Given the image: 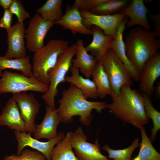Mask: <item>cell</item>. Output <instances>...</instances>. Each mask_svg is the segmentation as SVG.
Returning a JSON list of instances; mask_svg holds the SVG:
<instances>
[{
  "label": "cell",
  "mask_w": 160,
  "mask_h": 160,
  "mask_svg": "<svg viewBox=\"0 0 160 160\" xmlns=\"http://www.w3.org/2000/svg\"><path fill=\"white\" fill-rule=\"evenodd\" d=\"M61 39H51L35 52L33 58L32 75L39 82L49 84L48 72L55 65L60 55L69 46Z\"/></svg>",
  "instance_id": "4"
},
{
  "label": "cell",
  "mask_w": 160,
  "mask_h": 160,
  "mask_svg": "<svg viewBox=\"0 0 160 160\" xmlns=\"http://www.w3.org/2000/svg\"><path fill=\"white\" fill-rule=\"evenodd\" d=\"M72 133L68 132L65 137L53 148L50 160H78L73 150Z\"/></svg>",
  "instance_id": "24"
},
{
  "label": "cell",
  "mask_w": 160,
  "mask_h": 160,
  "mask_svg": "<svg viewBox=\"0 0 160 160\" xmlns=\"http://www.w3.org/2000/svg\"><path fill=\"white\" fill-rule=\"evenodd\" d=\"M160 76V54L158 52L144 65L140 73L139 90L150 96L155 87L154 83Z\"/></svg>",
  "instance_id": "14"
},
{
  "label": "cell",
  "mask_w": 160,
  "mask_h": 160,
  "mask_svg": "<svg viewBox=\"0 0 160 160\" xmlns=\"http://www.w3.org/2000/svg\"><path fill=\"white\" fill-rule=\"evenodd\" d=\"M99 62L102 64L109 79L114 95L113 97L119 94L123 86L131 87L133 83L131 76L111 49Z\"/></svg>",
  "instance_id": "7"
},
{
  "label": "cell",
  "mask_w": 160,
  "mask_h": 160,
  "mask_svg": "<svg viewBox=\"0 0 160 160\" xmlns=\"http://www.w3.org/2000/svg\"><path fill=\"white\" fill-rule=\"evenodd\" d=\"M76 50V44L68 47L60 55L55 65L48 72L49 80V89L42 98L47 105L52 109L55 108V97L58 92V85L65 82L66 75L71 66Z\"/></svg>",
  "instance_id": "5"
},
{
  "label": "cell",
  "mask_w": 160,
  "mask_h": 160,
  "mask_svg": "<svg viewBox=\"0 0 160 160\" xmlns=\"http://www.w3.org/2000/svg\"><path fill=\"white\" fill-rule=\"evenodd\" d=\"M54 23L43 18L36 13L30 20L28 28L25 30V38L26 48L34 53L44 46L45 36Z\"/></svg>",
  "instance_id": "8"
},
{
  "label": "cell",
  "mask_w": 160,
  "mask_h": 160,
  "mask_svg": "<svg viewBox=\"0 0 160 160\" xmlns=\"http://www.w3.org/2000/svg\"><path fill=\"white\" fill-rule=\"evenodd\" d=\"M129 4V1L127 0H107L89 12L98 15H112L118 13Z\"/></svg>",
  "instance_id": "28"
},
{
  "label": "cell",
  "mask_w": 160,
  "mask_h": 160,
  "mask_svg": "<svg viewBox=\"0 0 160 160\" xmlns=\"http://www.w3.org/2000/svg\"><path fill=\"white\" fill-rule=\"evenodd\" d=\"M46 113L41 122L36 125L33 132V138L37 140L42 138L49 140L55 138L58 135L57 129L61 120L57 109H52L46 106Z\"/></svg>",
  "instance_id": "16"
},
{
  "label": "cell",
  "mask_w": 160,
  "mask_h": 160,
  "mask_svg": "<svg viewBox=\"0 0 160 160\" xmlns=\"http://www.w3.org/2000/svg\"><path fill=\"white\" fill-rule=\"evenodd\" d=\"M16 101L21 118L24 121L27 132L33 133L36 128V116L39 111L40 104L32 92L17 93L12 94Z\"/></svg>",
  "instance_id": "10"
},
{
  "label": "cell",
  "mask_w": 160,
  "mask_h": 160,
  "mask_svg": "<svg viewBox=\"0 0 160 160\" xmlns=\"http://www.w3.org/2000/svg\"><path fill=\"white\" fill-rule=\"evenodd\" d=\"M58 103L57 112L61 122L70 124L73 117L78 116L79 121L86 126H89L92 119V110L101 113L106 108L107 104L105 102L87 100L81 91L72 84L64 90Z\"/></svg>",
  "instance_id": "1"
},
{
  "label": "cell",
  "mask_w": 160,
  "mask_h": 160,
  "mask_svg": "<svg viewBox=\"0 0 160 160\" xmlns=\"http://www.w3.org/2000/svg\"><path fill=\"white\" fill-rule=\"evenodd\" d=\"M145 111L147 117L152 121L153 127L151 130L150 140L153 142L156 138L157 132L160 129V113L153 105L150 97L142 92Z\"/></svg>",
  "instance_id": "29"
},
{
  "label": "cell",
  "mask_w": 160,
  "mask_h": 160,
  "mask_svg": "<svg viewBox=\"0 0 160 160\" xmlns=\"http://www.w3.org/2000/svg\"><path fill=\"white\" fill-rule=\"evenodd\" d=\"M107 0H76L71 7L80 10L90 11L93 8L101 4Z\"/></svg>",
  "instance_id": "33"
},
{
  "label": "cell",
  "mask_w": 160,
  "mask_h": 160,
  "mask_svg": "<svg viewBox=\"0 0 160 160\" xmlns=\"http://www.w3.org/2000/svg\"><path fill=\"white\" fill-rule=\"evenodd\" d=\"M2 73V71H1L0 70V77L1 76V77ZM1 106V105L0 103V107Z\"/></svg>",
  "instance_id": "37"
},
{
  "label": "cell",
  "mask_w": 160,
  "mask_h": 160,
  "mask_svg": "<svg viewBox=\"0 0 160 160\" xmlns=\"http://www.w3.org/2000/svg\"><path fill=\"white\" fill-rule=\"evenodd\" d=\"M3 160H47L41 153L37 151L26 149L23 150L21 154H12L6 156Z\"/></svg>",
  "instance_id": "31"
},
{
  "label": "cell",
  "mask_w": 160,
  "mask_h": 160,
  "mask_svg": "<svg viewBox=\"0 0 160 160\" xmlns=\"http://www.w3.org/2000/svg\"><path fill=\"white\" fill-rule=\"evenodd\" d=\"M71 75L65 77V82L70 83L79 89L87 99L96 98L98 94L94 82L89 78H84L81 76L78 69L72 66L70 68Z\"/></svg>",
  "instance_id": "22"
},
{
  "label": "cell",
  "mask_w": 160,
  "mask_h": 160,
  "mask_svg": "<svg viewBox=\"0 0 160 160\" xmlns=\"http://www.w3.org/2000/svg\"><path fill=\"white\" fill-rule=\"evenodd\" d=\"M84 24L89 27L95 26L101 29L105 34L114 38L118 27L123 21L126 16L119 12L110 15H98L89 11L80 10Z\"/></svg>",
  "instance_id": "12"
},
{
  "label": "cell",
  "mask_w": 160,
  "mask_h": 160,
  "mask_svg": "<svg viewBox=\"0 0 160 160\" xmlns=\"http://www.w3.org/2000/svg\"><path fill=\"white\" fill-rule=\"evenodd\" d=\"M14 134L17 143V155L21 154L24 148L28 146L41 153L47 160H51L53 148L65 135L64 132H61L55 138L47 142H42L32 137L31 133L29 132L15 131Z\"/></svg>",
  "instance_id": "11"
},
{
  "label": "cell",
  "mask_w": 160,
  "mask_h": 160,
  "mask_svg": "<svg viewBox=\"0 0 160 160\" xmlns=\"http://www.w3.org/2000/svg\"><path fill=\"white\" fill-rule=\"evenodd\" d=\"M127 21V17L126 16L118 27L116 35L113 39L111 49L122 63L132 79L136 81H139L140 74L128 59L123 39L124 32Z\"/></svg>",
  "instance_id": "15"
},
{
  "label": "cell",
  "mask_w": 160,
  "mask_h": 160,
  "mask_svg": "<svg viewBox=\"0 0 160 160\" xmlns=\"http://www.w3.org/2000/svg\"><path fill=\"white\" fill-rule=\"evenodd\" d=\"M87 140V137L81 127H78L72 133L71 145L78 160H110L101 153L97 139L94 143Z\"/></svg>",
  "instance_id": "9"
},
{
  "label": "cell",
  "mask_w": 160,
  "mask_h": 160,
  "mask_svg": "<svg viewBox=\"0 0 160 160\" xmlns=\"http://www.w3.org/2000/svg\"><path fill=\"white\" fill-rule=\"evenodd\" d=\"M139 139L136 138L131 145L122 149L114 150L111 149L107 144L105 145L103 149L108 154V157L113 160H131V156L134 151L140 146Z\"/></svg>",
  "instance_id": "30"
},
{
  "label": "cell",
  "mask_w": 160,
  "mask_h": 160,
  "mask_svg": "<svg viewBox=\"0 0 160 160\" xmlns=\"http://www.w3.org/2000/svg\"><path fill=\"white\" fill-rule=\"evenodd\" d=\"M155 31L147 30L141 27L131 29L124 42L127 56L140 74L145 64L156 55L160 46Z\"/></svg>",
  "instance_id": "3"
},
{
  "label": "cell",
  "mask_w": 160,
  "mask_h": 160,
  "mask_svg": "<svg viewBox=\"0 0 160 160\" xmlns=\"http://www.w3.org/2000/svg\"><path fill=\"white\" fill-rule=\"evenodd\" d=\"M148 12V9L143 0H133L120 12L129 18V20H127L126 23V26L127 27L138 25L147 30L150 31L151 27L147 17Z\"/></svg>",
  "instance_id": "17"
},
{
  "label": "cell",
  "mask_w": 160,
  "mask_h": 160,
  "mask_svg": "<svg viewBox=\"0 0 160 160\" xmlns=\"http://www.w3.org/2000/svg\"><path fill=\"white\" fill-rule=\"evenodd\" d=\"M9 9L17 16L18 22H23L26 19L30 17V15L24 8L21 1L13 0Z\"/></svg>",
  "instance_id": "32"
},
{
  "label": "cell",
  "mask_w": 160,
  "mask_h": 160,
  "mask_svg": "<svg viewBox=\"0 0 160 160\" xmlns=\"http://www.w3.org/2000/svg\"><path fill=\"white\" fill-rule=\"evenodd\" d=\"M91 76L96 87L98 97L103 99L107 95L111 97L113 96L109 79L100 62H97Z\"/></svg>",
  "instance_id": "23"
},
{
  "label": "cell",
  "mask_w": 160,
  "mask_h": 160,
  "mask_svg": "<svg viewBox=\"0 0 160 160\" xmlns=\"http://www.w3.org/2000/svg\"><path fill=\"white\" fill-rule=\"evenodd\" d=\"M76 44V57L72 59V66L78 69L87 78H89L97 61L95 57L86 50L82 40L78 39Z\"/></svg>",
  "instance_id": "21"
},
{
  "label": "cell",
  "mask_w": 160,
  "mask_h": 160,
  "mask_svg": "<svg viewBox=\"0 0 160 160\" xmlns=\"http://www.w3.org/2000/svg\"><path fill=\"white\" fill-rule=\"evenodd\" d=\"M13 0H0V6L4 10L9 9Z\"/></svg>",
  "instance_id": "35"
},
{
  "label": "cell",
  "mask_w": 160,
  "mask_h": 160,
  "mask_svg": "<svg viewBox=\"0 0 160 160\" xmlns=\"http://www.w3.org/2000/svg\"><path fill=\"white\" fill-rule=\"evenodd\" d=\"M49 84L42 83L32 76L27 77L23 74L5 71L0 79V94H13L27 91L45 93Z\"/></svg>",
  "instance_id": "6"
},
{
  "label": "cell",
  "mask_w": 160,
  "mask_h": 160,
  "mask_svg": "<svg viewBox=\"0 0 160 160\" xmlns=\"http://www.w3.org/2000/svg\"><path fill=\"white\" fill-rule=\"evenodd\" d=\"M92 40L85 47L87 52H90L97 62L100 61L109 50L111 49L113 38L106 35L100 28L94 26L91 29Z\"/></svg>",
  "instance_id": "18"
},
{
  "label": "cell",
  "mask_w": 160,
  "mask_h": 160,
  "mask_svg": "<svg viewBox=\"0 0 160 160\" xmlns=\"http://www.w3.org/2000/svg\"><path fill=\"white\" fill-rule=\"evenodd\" d=\"M0 125L7 126L11 130L27 133L25 123L17 103L12 97L9 100L2 110L0 115Z\"/></svg>",
  "instance_id": "19"
},
{
  "label": "cell",
  "mask_w": 160,
  "mask_h": 160,
  "mask_svg": "<svg viewBox=\"0 0 160 160\" xmlns=\"http://www.w3.org/2000/svg\"><path fill=\"white\" fill-rule=\"evenodd\" d=\"M6 69L20 71L23 75L27 77L33 76L32 66L29 56L22 59H9L0 56V70Z\"/></svg>",
  "instance_id": "25"
},
{
  "label": "cell",
  "mask_w": 160,
  "mask_h": 160,
  "mask_svg": "<svg viewBox=\"0 0 160 160\" xmlns=\"http://www.w3.org/2000/svg\"><path fill=\"white\" fill-rule=\"evenodd\" d=\"M25 30L23 22H17L6 30L8 47L4 57L22 59L27 56L24 42Z\"/></svg>",
  "instance_id": "13"
},
{
  "label": "cell",
  "mask_w": 160,
  "mask_h": 160,
  "mask_svg": "<svg viewBox=\"0 0 160 160\" xmlns=\"http://www.w3.org/2000/svg\"><path fill=\"white\" fill-rule=\"evenodd\" d=\"M139 129L142 137L140 149L138 155L132 160H160V154L153 146L144 126Z\"/></svg>",
  "instance_id": "26"
},
{
  "label": "cell",
  "mask_w": 160,
  "mask_h": 160,
  "mask_svg": "<svg viewBox=\"0 0 160 160\" xmlns=\"http://www.w3.org/2000/svg\"><path fill=\"white\" fill-rule=\"evenodd\" d=\"M12 14L9 9L4 10L3 17L0 19V27L8 29L11 26Z\"/></svg>",
  "instance_id": "34"
},
{
  "label": "cell",
  "mask_w": 160,
  "mask_h": 160,
  "mask_svg": "<svg viewBox=\"0 0 160 160\" xmlns=\"http://www.w3.org/2000/svg\"><path fill=\"white\" fill-rule=\"evenodd\" d=\"M80 10L76 8L67 6L65 12L60 20L54 23L63 28L70 30L73 34L77 33L85 35H91V31L83 23Z\"/></svg>",
  "instance_id": "20"
},
{
  "label": "cell",
  "mask_w": 160,
  "mask_h": 160,
  "mask_svg": "<svg viewBox=\"0 0 160 160\" xmlns=\"http://www.w3.org/2000/svg\"><path fill=\"white\" fill-rule=\"evenodd\" d=\"M62 0H48L36 10L43 18L54 23L60 20L63 15Z\"/></svg>",
  "instance_id": "27"
},
{
  "label": "cell",
  "mask_w": 160,
  "mask_h": 160,
  "mask_svg": "<svg viewBox=\"0 0 160 160\" xmlns=\"http://www.w3.org/2000/svg\"><path fill=\"white\" fill-rule=\"evenodd\" d=\"M106 108L123 122L139 128L148 123L142 94L128 85L123 86L119 93L112 97Z\"/></svg>",
  "instance_id": "2"
},
{
  "label": "cell",
  "mask_w": 160,
  "mask_h": 160,
  "mask_svg": "<svg viewBox=\"0 0 160 160\" xmlns=\"http://www.w3.org/2000/svg\"><path fill=\"white\" fill-rule=\"evenodd\" d=\"M155 91V92L156 95L158 97L160 96V82L159 83L157 86L155 87L154 89Z\"/></svg>",
  "instance_id": "36"
}]
</instances>
